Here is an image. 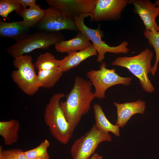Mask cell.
<instances>
[{
  "instance_id": "16",
  "label": "cell",
  "mask_w": 159,
  "mask_h": 159,
  "mask_svg": "<svg viewBox=\"0 0 159 159\" xmlns=\"http://www.w3.org/2000/svg\"><path fill=\"white\" fill-rule=\"evenodd\" d=\"M90 40L85 34L80 32L74 38L67 40H62L54 45L56 51L61 53L82 51L92 45Z\"/></svg>"
},
{
  "instance_id": "25",
  "label": "cell",
  "mask_w": 159,
  "mask_h": 159,
  "mask_svg": "<svg viewBox=\"0 0 159 159\" xmlns=\"http://www.w3.org/2000/svg\"><path fill=\"white\" fill-rule=\"evenodd\" d=\"M0 159H28L22 150L19 148L3 150L0 146Z\"/></svg>"
},
{
  "instance_id": "26",
  "label": "cell",
  "mask_w": 159,
  "mask_h": 159,
  "mask_svg": "<svg viewBox=\"0 0 159 159\" xmlns=\"http://www.w3.org/2000/svg\"><path fill=\"white\" fill-rule=\"evenodd\" d=\"M18 1L23 9L26 8L27 6L31 7L37 5L35 3V0H18Z\"/></svg>"
},
{
  "instance_id": "14",
  "label": "cell",
  "mask_w": 159,
  "mask_h": 159,
  "mask_svg": "<svg viewBox=\"0 0 159 159\" xmlns=\"http://www.w3.org/2000/svg\"><path fill=\"white\" fill-rule=\"evenodd\" d=\"M61 60L58 69L63 73L68 71L78 66L82 61L88 58L97 56V51L93 45L79 52H71Z\"/></svg>"
},
{
  "instance_id": "7",
  "label": "cell",
  "mask_w": 159,
  "mask_h": 159,
  "mask_svg": "<svg viewBox=\"0 0 159 159\" xmlns=\"http://www.w3.org/2000/svg\"><path fill=\"white\" fill-rule=\"evenodd\" d=\"M32 61V56L27 55L14 58L13 63L17 70L11 74L14 82L22 91L30 96L35 94L39 88L36 82L37 74Z\"/></svg>"
},
{
  "instance_id": "24",
  "label": "cell",
  "mask_w": 159,
  "mask_h": 159,
  "mask_svg": "<svg viewBox=\"0 0 159 159\" xmlns=\"http://www.w3.org/2000/svg\"><path fill=\"white\" fill-rule=\"evenodd\" d=\"M23 9L18 0H0V15L3 18L8 19L9 14L14 11L20 15Z\"/></svg>"
},
{
  "instance_id": "2",
  "label": "cell",
  "mask_w": 159,
  "mask_h": 159,
  "mask_svg": "<svg viewBox=\"0 0 159 159\" xmlns=\"http://www.w3.org/2000/svg\"><path fill=\"white\" fill-rule=\"evenodd\" d=\"M65 96L63 93H55L46 105L44 121L52 135L59 142L64 144L68 143L74 130L67 120L59 102Z\"/></svg>"
},
{
  "instance_id": "18",
  "label": "cell",
  "mask_w": 159,
  "mask_h": 159,
  "mask_svg": "<svg viewBox=\"0 0 159 159\" xmlns=\"http://www.w3.org/2000/svg\"><path fill=\"white\" fill-rule=\"evenodd\" d=\"M95 120V124L100 130L107 132H110L117 137L120 136V127L112 124L106 117L101 105L95 104L93 107Z\"/></svg>"
},
{
  "instance_id": "1",
  "label": "cell",
  "mask_w": 159,
  "mask_h": 159,
  "mask_svg": "<svg viewBox=\"0 0 159 159\" xmlns=\"http://www.w3.org/2000/svg\"><path fill=\"white\" fill-rule=\"evenodd\" d=\"M92 86L90 80L77 77L66 100L59 102L67 120L74 130L82 117L89 111L91 103L95 98Z\"/></svg>"
},
{
  "instance_id": "9",
  "label": "cell",
  "mask_w": 159,
  "mask_h": 159,
  "mask_svg": "<svg viewBox=\"0 0 159 159\" xmlns=\"http://www.w3.org/2000/svg\"><path fill=\"white\" fill-rule=\"evenodd\" d=\"M45 10L44 17L36 25L40 31L53 32L63 30L79 31L73 19L52 7Z\"/></svg>"
},
{
  "instance_id": "5",
  "label": "cell",
  "mask_w": 159,
  "mask_h": 159,
  "mask_svg": "<svg viewBox=\"0 0 159 159\" xmlns=\"http://www.w3.org/2000/svg\"><path fill=\"white\" fill-rule=\"evenodd\" d=\"M88 16L91 18L92 14H83L76 17L74 20L79 31L85 35L92 42V44L97 53L96 59L97 62L101 63L103 62L105 54L107 52L118 54H126L129 52V49L127 47L128 43L127 41H123L117 46L112 47L102 41V37L103 36V34L100 27L96 29H93L85 24L84 19Z\"/></svg>"
},
{
  "instance_id": "20",
  "label": "cell",
  "mask_w": 159,
  "mask_h": 159,
  "mask_svg": "<svg viewBox=\"0 0 159 159\" xmlns=\"http://www.w3.org/2000/svg\"><path fill=\"white\" fill-rule=\"evenodd\" d=\"M45 10L39 5L24 9L20 16L23 21L30 28L36 26L44 17Z\"/></svg>"
},
{
  "instance_id": "10",
  "label": "cell",
  "mask_w": 159,
  "mask_h": 159,
  "mask_svg": "<svg viewBox=\"0 0 159 159\" xmlns=\"http://www.w3.org/2000/svg\"><path fill=\"white\" fill-rule=\"evenodd\" d=\"M130 4V0H96L91 20H117L127 5Z\"/></svg>"
},
{
  "instance_id": "21",
  "label": "cell",
  "mask_w": 159,
  "mask_h": 159,
  "mask_svg": "<svg viewBox=\"0 0 159 159\" xmlns=\"http://www.w3.org/2000/svg\"><path fill=\"white\" fill-rule=\"evenodd\" d=\"M61 62V60L56 59L51 53L46 52L39 55L35 65L39 71L49 70L58 68Z\"/></svg>"
},
{
  "instance_id": "12",
  "label": "cell",
  "mask_w": 159,
  "mask_h": 159,
  "mask_svg": "<svg viewBox=\"0 0 159 159\" xmlns=\"http://www.w3.org/2000/svg\"><path fill=\"white\" fill-rule=\"evenodd\" d=\"M134 7V12L138 14L143 21L145 30L158 31V26L156 19L159 15V6L149 0H130Z\"/></svg>"
},
{
  "instance_id": "27",
  "label": "cell",
  "mask_w": 159,
  "mask_h": 159,
  "mask_svg": "<svg viewBox=\"0 0 159 159\" xmlns=\"http://www.w3.org/2000/svg\"><path fill=\"white\" fill-rule=\"evenodd\" d=\"M103 157L97 153H95L89 159H103Z\"/></svg>"
},
{
  "instance_id": "13",
  "label": "cell",
  "mask_w": 159,
  "mask_h": 159,
  "mask_svg": "<svg viewBox=\"0 0 159 159\" xmlns=\"http://www.w3.org/2000/svg\"><path fill=\"white\" fill-rule=\"evenodd\" d=\"M117 109V119L115 125L123 128L133 115L144 114L146 108L145 102L140 99L131 102L113 103Z\"/></svg>"
},
{
  "instance_id": "6",
  "label": "cell",
  "mask_w": 159,
  "mask_h": 159,
  "mask_svg": "<svg viewBox=\"0 0 159 159\" xmlns=\"http://www.w3.org/2000/svg\"><path fill=\"white\" fill-rule=\"evenodd\" d=\"M106 62H102L97 70H91L86 73L87 78L95 88V98L102 99L105 97V92L109 88L117 85L128 86L130 85L131 77L119 76L114 69H108Z\"/></svg>"
},
{
  "instance_id": "11",
  "label": "cell",
  "mask_w": 159,
  "mask_h": 159,
  "mask_svg": "<svg viewBox=\"0 0 159 159\" xmlns=\"http://www.w3.org/2000/svg\"><path fill=\"white\" fill-rule=\"evenodd\" d=\"M96 0H47V4L74 19L84 14H92Z\"/></svg>"
},
{
  "instance_id": "22",
  "label": "cell",
  "mask_w": 159,
  "mask_h": 159,
  "mask_svg": "<svg viewBox=\"0 0 159 159\" xmlns=\"http://www.w3.org/2000/svg\"><path fill=\"white\" fill-rule=\"evenodd\" d=\"M143 34L148 40L149 44L153 47L155 53V61L151 72L153 76L157 70L159 62V30L158 31L145 30Z\"/></svg>"
},
{
  "instance_id": "4",
  "label": "cell",
  "mask_w": 159,
  "mask_h": 159,
  "mask_svg": "<svg viewBox=\"0 0 159 159\" xmlns=\"http://www.w3.org/2000/svg\"><path fill=\"white\" fill-rule=\"evenodd\" d=\"M64 40L59 32L40 31L29 34L25 37L16 42L9 47L6 52L14 59L37 49H48L50 46Z\"/></svg>"
},
{
  "instance_id": "23",
  "label": "cell",
  "mask_w": 159,
  "mask_h": 159,
  "mask_svg": "<svg viewBox=\"0 0 159 159\" xmlns=\"http://www.w3.org/2000/svg\"><path fill=\"white\" fill-rule=\"evenodd\" d=\"M50 145L49 142L45 139L36 148L24 151V153L28 159H49L47 149Z\"/></svg>"
},
{
  "instance_id": "15",
  "label": "cell",
  "mask_w": 159,
  "mask_h": 159,
  "mask_svg": "<svg viewBox=\"0 0 159 159\" xmlns=\"http://www.w3.org/2000/svg\"><path fill=\"white\" fill-rule=\"evenodd\" d=\"M30 28L23 20L9 22L0 20V36L12 38L16 42L28 35Z\"/></svg>"
},
{
  "instance_id": "17",
  "label": "cell",
  "mask_w": 159,
  "mask_h": 159,
  "mask_svg": "<svg viewBox=\"0 0 159 159\" xmlns=\"http://www.w3.org/2000/svg\"><path fill=\"white\" fill-rule=\"evenodd\" d=\"M20 125L19 122L15 119L0 122V135L6 145H11L18 141Z\"/></svg>"
},
{
  "instance_id": "8",
  "label": "cell",
  "mask_w": 159,
  "mask_h": 159,
  "mask_svg": "<svg viewBox=\"0 0 159 159\" xmlns=\"http://www.w3.org/2000/svg\"><path fill=\"white\" fill-rule=\"evenodd\" d=\"M111 140L109 132L100 130L94 124L72 145L70 150L72 159H89L101 143Z\"/></svg>"
},
{
  "instance_id": "3",
  "label": "cell",
  "mask_w": 159,
  "mask_h": 159,
  "mask_svg": "<svg viewBox=\"0 0 159 159\" xmlns=\"http://www.w3.org/2000/svg\"><path fill=\"white\" fill-rule=\"evenodd\" d=\"M153 53L148 48L139 54L132 57L117 58L111 65L126 68L139 80L143 89L148 93H152L155 88L150 80L148 74L151 73V61Z\"/></svg>"
},
{
  "instance_id": "19",
  "label": "cell",
  "mask_w": 159,
  "mask_h": 159,
  "mask_svg": "<svg viewBox=\"0 0 159 159\" xmlns=\"http://www.w3.org/2000/svg\"><path fill=\"white\" fill-rule=\"evenodd\" d=\"M58 68L49 70L39 71L36 82L38 87L50 88L53 87L63 74Z\"/></svg>"
}]
</instances>
